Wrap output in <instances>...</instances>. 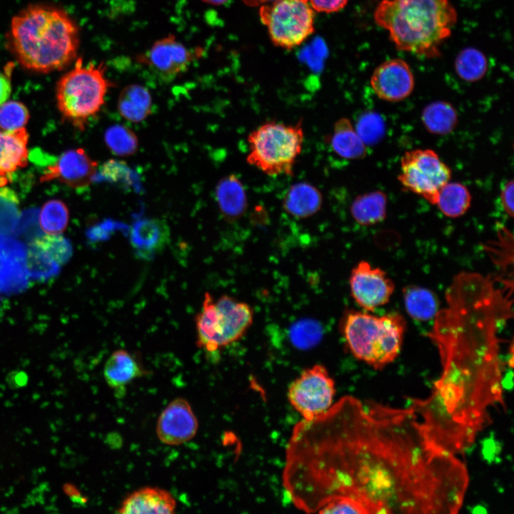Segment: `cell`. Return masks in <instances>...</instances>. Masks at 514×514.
<instances>
[{
    "label": "cell",
    "instance_id": "20",
    "mask_svg": "<svg viewBox=\"0 0 514 514\" xmlns=\"http://www.w3.org/2000/svg\"><path fill=\"white\" fill-rule=\"evenodd\" d=\"M215 196L221 213L228 221L239 218L247 210L246 191L236 174H229L218 181Z\"/></svg>",
    "mask_w": 514,
    "mask_h": 514
},
{
    "label": "cell",
    "instance_id": "26",
    "mask_svg": "<svg viewBox=\"0 0 514 514\" xmlns=\"http://www.w3.org/2000/svg\"><path fill=\"white\" fill-rule=\"evenodd\" d=\"M350 211L352 217L358 224H376L386 217L387 196L381 191L358 195L353 201Z\"/></svg>",
    "mask_w": 514,
    "mask_h": 514
},
{
    "label": "cell",
    "instance_id": "18",
    "mask_svg": "<svg viewBox=\"0 0 514 514\" xmlns=\"http://www.w3.org/2000/svg\"><path fill=\"white\" fill-rule=\"evenodd\" d=\"M29 133L21 127L11 131H0V186L11 181L15 171L28 163Z\"/></svg>",
    "mask_w": 514,
    "mask_h": 514
},
{
    "label": "cell",
    "instance_id": "2",
    "mask_svg": "<svg viewBox=\"0 0 514 514\" xmlns=\"http://www.w3.org/2000/svg\"><path fill=\"white\" fill-rule=\"evenodd\" d=\"M513 287L473 272L457 274L428 336L442 366L432 392L409 400L430 436L455 454L473 445L490 422V410L505 407L500 326L512 317Z\"/></svg>",
    "mask_w": 514,
    "mask_h": 514
},
{
    "label": "cell",
    "instance_id": "13",
    "mask_svg": "<svg viewBox=\"0 0 514 514\" xmlns=\"http://www.w3.org/2000/svg\"><path fill=\"white\" fill-rule=\"evenodd\" d=\"M349 284L355 301L369 312L386 304L395 289L387 273L366 261H360L352 269Z\"/></svg>",
    "mask_w": 514,
    "mask_h": 514
},
{
    "label": "cell",
    "instance_id": "30",
    "mask_svg": "<svg viewBox=\"0 0 514 514\" xmlns=\"http://www.w3.org/2000/svg\"><path fill=\"white\" fill-rule=\"evenodd\" d=\"M457 75L468 82H475L483 78L488 70V61L484 54L473 47L460 51L455 59Z\"/></svg>",
    "mask_w": 514,
    "mask_h": 514
},
{
    "label": "cell",
    "instance_id": "17",
    "mask_svg": "<svg viewBox=\"0 0 514 514\" xmlns=\"http://www.w3.org/2000/svg\"><path fill=\"white\" fill-rule=\"evenodd\" d=\"M170 237V228L164 220L144 218L132 225L129 241L138 257L149 259L166 248Z\"/></svg>",
    "mask_w": 514,
    "mask_h": 514
},
{
    "label": "cell",
    "instance_id": "14",
    "mask_svg": "<svg viewBox=\"0 0 514 514\" xmlns=\"http://www.w3.org/2000/svg\"><path fill=\"white\" fill-rule=\"evenodd\" d=\"M371 86L381 99L400 101L408 98L415 86V79L408 64L401 59H390L382 62L373 71Z\"/></svg>",
    "mask_w": 514,
    "mask_h": 514
},
{
    "label": "cell",
    "instance_id": "11",
    "mask_svg": "<svg viewBox=\"0 0 514 514\" xmlns=\"http://www.w3.org/2000/svg\"><path fill=\"white\" fill-rule=\"evenodd\" d=\"M335 383L326 368L315 365L305 370L291 385L288 398L303 419L316 418L332 405Z\"/></svg>",
    "mask_w": 514,
    "mask_h": 514
},
{
    "label": "cell",
    "instance_id": "28",
    "mask_svg": "<svg viewBox=\"0 0 514 514\" xmlns=\"http://www.w3.org/2000/svg\"><path fill=\"white\" fill-rule=\"evenodd\" d=\"M422 122L428 131L433 134L451 133L458 124V113L449 102L438 101L428 104L421 114Z\"/></svg>",
    "mask_w": 514,
    "mask_h": 514
},
{
    "label": "cell",
    "instance_id": "9",
    "mask_svg": "<svg viewBox=\"0 0 514 514\" xmlns=\"http://www.w3.org/2000/svg\"><path fill=\"white\" fill-rule=\"evenodd\" d=\"M260 19L273 44L286 49L301 45L314 32V10L308 0H274L263 4Z\"/></svg>",
    "mask_w": 514,
    "mask_h": 514
},
{
    "label": "cell",
    "instance_id": "7",
    "mask_svg": "<svg viewBox=\"0 0 514 514\" xmlns=\"http://www.w3.org/2000/svg\"><path fill=\"white\" fill-rule=\"evenodd\" d=\"M303 141L302 120L295 124L267 121L248 134L246 161L268 176L293 175Z\"/></svg>",
    "mask_w": 514,
    "mask_h": 514
},
{
    "label": "cell",
    "instance_id": "15",
    "mask_svg": "<svg viewBox=\"0 0 514 514\" xmlns=\"http://www.w3.org/2000/svg\"><path fill=\"white\" fill-rule=\"evenodd\" d=\"M198 429V422L188 401L176 398L160 414L156 432L163 443L179 445L191 440Z\"/></svg>",
    "mask_w": 514,
    "mask_h": 514
},
{
    "label": "cell",
    "instance_id": "12",
    "mask_svg": "<svg viewBox=\"0 0 514 514\" xmlns=\"http://www.w3.org/2000/svg\"><path fill=\"white\" fill-rule=\"evenodd\" d=\"M201 52V49L194 51L188 49L174 35L169 34L154 41L148 50L137 56V61L161 78L171 80L184 72Z\"/></svg>",
    "mask_w": 514,
    "mask_h": 514
},
{
    "label": "cell",
    "instance_id": "5",
    "mask_svg": "<svg viewBox=\"0 0 514 514\" xmlns=\"http://www.w3.org/2000/svg\"><path fill=\"white\" fill-rule=\"evenodd\" d=\"M405 326L403 316L395 312L376 316L348 311L343 317L341 331L353 356L380 370L399 355Z\"/></svg>",
    "mask_w": 514,
    "mask_h": 514
},
{
    "label": "cell",
    "instance_id": "24",
    "mask_svg": "<svg viewBox=\"0 0 514 514\" xmlns=\"http://www.w3.org/2000/svg\"><path fill=\"white\" fill-rule=\"evenodd\" d=\"M332 150L340 157L355 160L364 158L367 148L351 121L345 117L337 120L330 138Z\"/></svg>",
    "mask_w": 514,
    "mask_h": 514
},
{
    "label": "cell",
    "instance_id": "23",
    "mask_svg": "<svg viewBox=\"0 0 514 514\" xmlns=\"http://www.w3.org/2000/svg\"><path fill=\"white\" fill-rule=\"evenodd\" d=\"M144 371L136 358L128 351L118 349L114 351L104 368V376L109 387L121 389L143 376Z\"/></svg>",
    "mask_w": 514,
    "mask_h": 514
},
{
    "label": "cell",
    "instance_id": "3",
    "mask_svg": "<svg viewBox=\"0 0 514 514\" xmlns=\"http://www.w3.org/2000/svg\"><path fill=\"white\" fill-rule=\"evenodd\" d=\"M7 46L24 68L49 73L61 70L76 57L79 30L64 10L47 4L29 5L11 19Z\"/></svg>",
    "mask_w": 514,
    "mask_h": 514
},
{
    "label": "cell",
    "instance_id": "27",
    "mask_svg": "<svg viewBox=\"0 0 514 514\" xmlns=\"http://www.w3.org/2000/svg\"><path fill=\"white\" fill-rule=\"evenodd\" d=\"M403 296L407 313L416 321L433 319L440 310L437 296L426 288L407 286L403 289Z\"/></svg>",
    "mask_w": 514,
    "mask_h": 514
},
{
    "label": "cell",
    "instance_id": "25",
    "mask_svg": "<svg viewBox=\"0 0 514 514\" xmlns=\"http://www.w3.org/2000/svg\"><path fill=\"white\" fill-rule=\"evenodd\" d=\"M152 99L148 90L138 84L124 87L119 96L117 109L125 119L138 123L151 112Z\"/></svg>",
    "mask_w": 514,
    "mask_h": 514
},
{
    "label": "cell",
    "instance_id": "1",
    "mask_svg": "<svg viewBox=\"0 0 514 514\" xmlns=\"http://www.w3.org/2000/svg\"><path fill=\"white\" fill-rule=\"evenodd\" d=\"M283 480L309 513L455 514L469 475L410 406L346 395L293 428Z\"/></svg>",
    "mask_w": 514,
    "mask_h": 514
},
{
    "label": "cell",
    "instance_id": "37",
    "mask_svg": "<svg viewBox=\"0 0 514 514\" xmlns=\"http://www.w3.org/2000/svg\"><path fill=\"white\" fill-rule=\"evenodd\" d=\"M308 2L314 11L329 14L343 9L348 0H308Z\"/></svg>",
    "mask_w": 514,
    "mask_h": 514
},
{
    "label": "cell",
    "instance_id": "34",
    "mask_svg": "<svg viewBox=\"0 0 514 514\" xmlns=\"http://www.w3.org/2000/svg\"><path fill=\"white\" fill-rule=\"evenodd\" d=\"M289 335L292 343L298 348H310L320 341L322 328L314 320H301L291 326Z\"/></svg>",
    "mask_w": 514,
    "mask_h": 514
},
{
    "label": "cell",
    "instance_id": "16",
    "mask_svg": "<svg viewBox=\"0 0 514 514\" xmlns=\"http://www.w3.org/2000/svg\"><path fill=\"white\" fill-rule=\"evenodd\" d=\"M97 167L98 163L84 149H71L63 153L55 163L48 166L40 181L58 180L71 188H82L91 184Z\"/></svg>",
    "mask_w": 514,
    "mask_h": 514
},
{
    "label": "cell",
    "instance_id": "39",
    "mask_svg": "<svg viewBox=\"0 0 514 514\" xmlns=\"http://www.w3.org/2000/svg\"><path fill=\"white\" fill-rule=\"evenodd\" d=\"M6 381L11 388H19L27 384L28 376L24 372H12L7 376Z\"/></svg>",
    "mask_w": 514,
    "mask_h": 514
},
{
    "label": "cell",
    "instance_id": "36",
    "mask_svg": "<svg viewBox=\"0 0 514 514\" xmlns=\"http://www.w3.org/2000/svg\"><path fill=\"white\" fill-rule=\"evenodd\" d=\"M102 175L107 179L112 181H127L130 178L129 170L124 163L123 164L121 161H116L114 160L106 162L102 167L101 171Z\"/></svg>",
    "mask_w": 514,
    "mask_h": 514
},
{
    "label": "cell",
    "instance_id": "32",
    "mask_svg": "<svg viewBox=\"0 0 514 514\" xmlns=\"http://www.w3.org/2000/svg\"><path fill=\"white\" fill-rule=\"evenodd\" d=\"M40 226L46 234H60L69 222V210L60 200H50L41 208L39 216Z\"/></svg>",
    "mask_w": 514,
    "mask_h": 514
},
{
    "label": "cell",
    "instance_id": "29",
    "mask_svg": "<svg viewBox=\"0 0 514 514\" xmlns=\"http://www.w3.org/2000/svg\"><path fill=\"white\" fill-rule=\"evenodd\" d=\"M471 201V194L465 186L449 181L439 191L435 205L447 217L458 218L467 212Z\"/></svg>",
    "mask_w": 514,
    "mask_h": 514
},
{
    "label": "cell",
    "instance_id": "21",
    "mask_svg": "<svg viewBox=\"0 0 514 514\" xmlns=\"http://www.w3.org/2000/svg\"><path fill=\"white\" fill-rule=\"evenodd\" d=\"M323 195L310 183L298 182L288 189L283 196V209L296 218H306L320 211L323 204Z\"/></svg>",
    "mask_w": 514,
    "mask_h": 514
},
{
    "label": "cell",
    "instance_id": "22",
    "mask_svg": "<svg viewBox=\"0 0 514 514\" xmlns=\"http://www.w3.org/2000/svg\"><path fill=\"white\" fill-rule=\"evenodd\" d=\"M72 248L67 239L59 234H46L36 238L30 245V263L38 266H59L71 257Z\"/></svg>",
    "mask_w": 514,
    "mask_h": 514
},
{
    "label": "cell",
    "instance_id": "19",
    "mask_svg": "<svg viewBox=\"0 0 514 514\" xmlns=\"http://www.w3.org/2000/svg\"><path fill=\"white\" fill-rule=\"evenodd\" d=\"M176 500L166 490L157 487H143L128 495L118 512L123 514L173 513Z\"/></svg>",
    "mask_w": 514,
    "mask_h": 514
},
{
    "label": "cell",
    "instance_id": "10",
    "mask_svg": "<svg viewBox=\"0 0 514 514\" xmlns=\"http://www.w3.org/2000/svg\"><path fill=\"white\" fill-rule=\"evenodd\" d=\"M398 179L403 188L435 205L440 189L450 181L451 170L432 149L405 152Z\"/></svg>",
    "mask_w": 514,
    "mask_h": 514
},
{
    "label": "cell",
    "instance_id": "38",
    "mask_svg": "<svg viewBox=\"0 0 514 514\" xmlns=\"http://www.w3.org/2000/svg\"><path fill=\"white\" fill-rule=\"evenodd\" d=\"M513 180L507 181L500 191V202L505 212L511 218L513 217Z\"/></svg>",
    "mask_w": 514,
    "mask_h": 514
},
{
    "label": "cell",
    "instance_id": "33",
    "mask_svg": "<svg viewBox=\"0 0 514 514\" xmlns=\"http://www.w3.org/2000/svg\"><path fill=\"white\" fill-rule=\"evenodd\" d=\"M355 129L366 146L374 145L384 136L386 124L380 114L366 111L359 116Z\"/></svg>",
    "mask_w": 514,
    "mask_h": 514
},
{
    "label": "cell",
    "instance_id": "40",
    "mask_svg": "<svg viewBox=\"0 0 514 514\" xmlns=\"http://www.w3.org/2000/svg\"><path fill=\"white\" fill-rule=\"evenodd\" d=\"M11 92L9 79L5 74L0 72V105L7 101Z\"/></svg>",
    "mask_w": 514,
    "mask_h": 514
},
{
    "label": "cell",
    "instance_id": "42",
    "mask_svg": "<svg viewBox=\"0 0 514 514\" xmlns=\"http://www.w3.org/2000/svg\"><path fill=\"white\" fill-rule=\"evenodd\" d=\"M202 1L207 4L217 6V5L223 4L226 2H227L228 0H202Z\"/></svg>",
    "mask_w": 514,
    "mask_h": 514
},
{
    "label": "cell",
    "instance_id": "31",
    "mask_svg": "<svg viewBox=\"0 0 514 514\" xmlns=\"http://www.w3.org/2000/svg\"><path fill=\"white\" fill-rule=\"evenodd\" d=\"M104 141L108 148L119 156L134 154L138 146L135 133L129 128L120 124L109 127L104 133Z\"/></svg>",
    "mask_w": 514,
    "mask_h": 514
},
{
    "label": "cell",
    "instance_id": "41",
    "mask_svg": "<svg viewBox=\"0 0 514 514\" xmlns=\"http://www.w3.org/2000/svg\"><path fill=\"white\" fill-rule=\"evenodd\" d=\"M243 2L250 6H256L265 4L266 3H270L274 0H243Z\"/></svg>",
    "mask_w": 514,
    "mask_h": 514
},
{
    "label": "cell",
    "instance_id": "4",
    "mask_svg": "<svg viewBox=\"0 0 514 514\" xmlns=\"http://www.w3.org/2000/svg\"><path fill=\"white\" fill-rule=\"evenodd\" d=\"M373 19L398 50L433 59L440 56L458 14L450 0H381Z\"/></svg>",
    "mask_w": 514,
    "mask_h": 514
},
{
    "label": "cell",
    "instance_id": "8",
    "mask_svg": "<svg viewBox=\"0 0 514 514\" xmlns=\"http://www.w3.org/2000/svg\"><path fill=\"white\" fill-rule=\"evenodd\" d=\"M253 313L246 303L223 295L215 300L206 292L195 318L196 344L215 352L239 340L253 322Z\"/></svg>",
    "mask_w": 514,
    "mask_h": 514
},
{
    "label": "cell",
    "instance_id": "35",
    "mask_svg": "<svg viewBox=\"0 0 514 514\" xmlns=\"http://www.w3.org/2000/svg\"><path fill=\"white\" fill-rule=\"evenodd\" d=\"M29 119V111L21 102L10 101L0 105V128L5 131L24 127Z\"/></svg>",
    "mask_w": 514,
    "mask_h": 514
},
{
    "label": "cell",
    "instance_id": "6",
    "mask_svg": "<svg viewBox=\"0 0 514 514\" xmlns=\"http://www.w3.org/2000/svg\"><path fill=\"white\" fill-rule=\"evenodd\" d=\"M106 69L103 62L84 65L79 58L57 82L58 109L63 119L79 130H84L101 111L108 91L114 85L106 78Z\"/></svg>",
    "mask_w": 514,
    "mask_h": 514
}]
</instances>
